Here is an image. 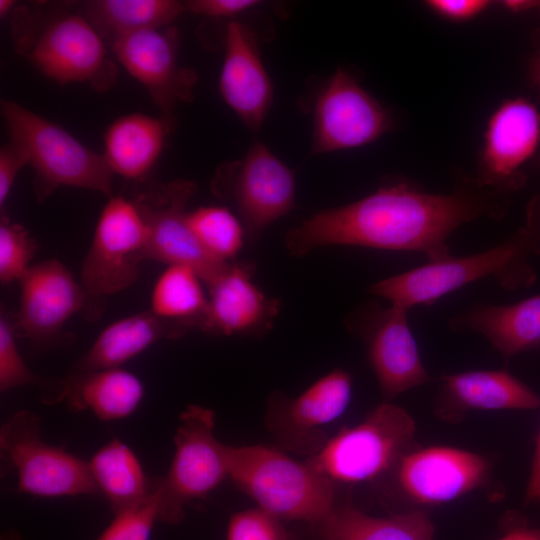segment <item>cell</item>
Here are the masks:
<instances>
[{"instance_id":"cell-1","label":"cell","mask_w":540,"mask_h":540,"mask_svg":"<svg viewBox=\"0 0 540 540\" xmlns=\"http://www.w3.org/2000/svg\"><path fill=\"white\" fill-rule=\"evenodd\" d=\"M508 193L466 176L448 194L400 181L347 205L324 210L291 229L286 248L303 256L327 245L361 246L421 254L429 262L451 257L448 240L463 224L501 219Z\"/></svg>"},{"instance_id":"cell-2","label":"cell","mask_w":540,"mask_h":540,"mask_svg":"<svg viewBox=\"0 0 540 540\" xmlns=\"http://www.w3.org/2000/svg\"><path fill=\"white\" fill-rule=\"evenodd\" d=\"M532 255H535L532 241L522 227L488 250L428 262L382 279L370 285L368 291L408 311L416 305H432L446 294L487 278L513 291L536 280L530 264Z\"/></svg>"},{"instance_id":"cell-3","label":"cell","mask_w":540,"mask_h":540,"mask_svg":"<svg viewBox=\"0 0 540 540\" xmlns=\"http://www.w3.org/2000/svg\"><path fill=\"white\" fill-rule=\"evenodd\" d=\"M228 477L278 518L321 521L335 506L334 483L306 463L262 445L228 446Z\"/></svg>"},{"instance_id":"cell-4","label":"cell","mask_w":540,"mask_h":540,"mask_svg":"<svg viewBox=\"0 0 540 540\" xmlns=\"http://www.w3.org/2000/svg\"><path fill=\"white\" fill-rule=\"evenodd\" d=\"M1 111L10 141L25 152L35 170L39 199L44 200L58 186L89 189L112 197L113 172L103 155L16 102L3 101Z\"/></svg>"},{"instance_id":"cell-5","label":"cell","mask_w":540,"mask_h":540,"mask_svg":"<svg viewBox=\"0 0 540 540\" xmlns=\"http://www.w3.org/2000/svg\"><path fill=\"white\" fill-rule=\"evenodd\" d=\"M412 416L384 401L359 424L341 429L308 462L333 483H363L392 472L411 449Z\"/></svg>"},{"instance_id":"cell-6","label":"cell","mask_w":540,"mask_h":540,"mask_svg":"<svg viewBox=\"0 0 540 540\" xmlns=\"http://www.w3.org/2000/svg\"><path fill=\"white\" fill-rule=\"evenodd\" d=\"M214 426L209 408L189 405L180 414L170 468L153 478L160 521L180 522L189 502L204 498L228 477V445L216 438Z\"/></svg>"},{"instance_id":"cell-7","label":"cell","mask_w":540,"mask_h":540,"mask_svg":"<svg viewBox=\"0 0 540 540\" xmlns=\"http://www.w3.org/2000/svg\"><path fill=\"white\" fill-rule=\"evenodd\" d=\"M0 449L17 473L19 492L38 497L100 494L89 463L43 441L40 418L30 410H20L2 424Z\"/></svg>"},{"instance_id":"cell-8","label":"cell","mask_w":540,"mask_h":540,"mask_svg":"<svg viewBox=\"0 0 540 540\" xmlns=\"http://www.w3.org/2000/svg\"><path fill=\"white\" fill-rule=\"evenodd\" d=\"M213 190L230 200L253 241L271 223L289 213L295 203L292 170L264 144L254 142L241 161L220 167Z\"/></svg>"},{"instance_id":"cell-9","label":"cell","mask_w":540,"mask_h":540,"mask_svg":"<svg viewBox=\"0 0 540 540\" xmlns=\"http://www.w3.org/2000/svg\"><path fill=\"white\" fill-rule=\"evenodd\" d=\"M147 227L134 200L110 197L83 260L82 286L95 300L132 286L146 259Z\"/></svg>"},{"instance_id":"cell-10","label":"cell","mask_w":540,"mask_h":540,"mask_svg":"<svg viewBox=\"0 0 540 540\" xmlns=\"http://www.w3.org/2000/svg\"><path fill=\"white\" fill-rule=\"evenodd\" d=\"M195 191L194 182L175 180L134 201L147 227L146 259L191 267L207 286L230 262L212 258L189 226L186 205Z\"/></svg>"},{"instance_id":"cell-11","label":"cell","mask_w":540,"mask_h":540,"mask_svg":"<svg viewBox=\"0 0 540 540\" xmlns=\"http://www.w3.org/2000/svg\"><path fill=\"white\" fill-rule=\"evenodd\" d=\"M392 126L389 110L350 73L338 69L315 103L311 154L367 145L390 131Z\"/></svg>"},{"instance_id":"cell-12","label":"cell","mask_w":540,"mask_h":540,"mask_svg":"<svg viewBox=\"0 0 540 540\" xmlns=\"http://www.w3.org/2000/svg\"><path fill=\"white\" fill-rule=\"evenodd\" d=\"M27 56L43 74L62 84L87 81L107 89L116 76L102 36L84 14L48 22L28 45Z\"/></svg>"},{"instance_id":"cell-13","label":"cell","mask_w":540,"mask_h":540,"mask_svg":"<svg viewBox=\"0 0 540 540\" xmlns=\"http://www.w3.org/2000/svg\"><path fill=\"white\" fill-rule=\"evenodd\" d=\"M396 485L413 504L441 505L486 484L489 461L482 455L450 446L410 449L394 470Z\"/></svg>"},{"instance_id":"cell-14","label":"cell","mask_w":540,"mask_h":540,"mask_svg":"<svg viewBox=\"0 0 540 540\" xmlns=\"http://www.w3.org/2000/svg\"><path fill=\"white\" fill-rule=\"evenodd\" d=\"M356 317L369 364L384 401L432 380L424 367L408 322V310L391 305H372Z\"/></svg>"},{"instance_id":"cell-15","label":"cell","mask_w":540,"mask_h":540,"mask_svg":"<svg viewBox=\"0 0 540 540\" xmlns=\"http://www.w3.org/2000/svg\"><path fill=\"white\" fill-rule=\"evenodd\" d=\"M351 394L350 375L333 370L293 399H272L267 414L269 430L286 449L311 457L328 440L325 427L343 414Z\"/></svg>"},{"instance_id":"cell-16","label":"cell","mask_w":540,"mask_h":540,"mask_svg":"<svg viewBox=\"0 0 540 540\" xmlns=\"http://www.w3.org/2000/svg\"><path fill=\"white\" fill-rule=\"evenodd\" d=\"M540 144V112L527 98L504 100L490 115L483 136L478 180L505 193L524 182L520 168Z\"/></svg>"},{"instance_id":"cell-17","label":"cell","mask_w":540,"mask_h":540,"mask_svg":"<svg viewBox=\"0 0 540 540\" xmlns=\"http://www.w3.org/2000/svg\"><path fill=\"white\" fill-rule=\"evenodd\" d=\"M20 282V303L13 318L17 337L42 341L53 338L65 322L85 308L93 309V299L62 262L49 259L28 268Z\"/></svg>"},{"instance_id":"cell-18","label":"cell","mask_w":540,"mask_h":540,"mask_svg":"<svg viewBox=\"0 0 540 540\" xmlns=\"http://www.w3.org/2000/svg\"><path fill=\"white\" fill-rule=\"evenodd\" d=\"M146 29L111 41L118 61L149 92L163 112L189 101L197 83L193 69L177 60L178 32L174 27Z\"/></svg>"},{"instance_id":"cell-19","label":"cell","mask_w":540,"mask_h":540,"mask_svg":"<svg viewBox=\"0 0 540 540\" xmlns=\"http://www.w3.org/2000/svg\"><path fill=\"white\" fill-rule=\"evenodd\" d=\"M250 263H229L207 288L208 311L202 331L218 335H254L269 330L280 302L251 280Z\"/></svg>"},{"instance_id":"cell-20","label":"cell","mask_w":540,"mask_h":540,"mask_svg":"<svg viewBox=\"0 0 540 540\" xmlns=\"http://www.w3.org/2000/svg\"><path fill=\"white\" fill-rule=\"evenodd\" d=\"M219 88L242 122L258 131L271 107L273 88L254 35L239 22H230L226 29Z\"/></svg>"},{"instance_id":"cell-21","label":"cell","mask_w":540,"mask_h":540,"mask_svg":"<svg viewBox=\"0 0 540 540\" xmlns=\"http://www.w3.org/2000/svg\"><path fill=\"white\" fill-rule=\"evenodd\" d=\"M434 399L436 416L458 423L474 410H532L540 397L505 369L443 374Z\"/></svg>"},{"instance_id":"cell-22","label":"cell","mask_w":540,"mask_h":540,"mask_svg":"<svg viewBox=\"0 0 540 540\" xmlns=\"http://www.w3.org/2000/svg\"><path fill=\"white\" fill-rule=\"evenodd\" d=\"M448 328L475 332L505 359L540 348V294L509 305L479 304L450 317Z\"/></svg>"},{"instance_id":"cell-23","label":"cell","mask_w":540,"mask_h":540,"mask_svg":"<svg viewBox=\"0 0 540 540\" xmlns=\"http://www.w3.org/2000/svg\"><path fill=\"white\" fill-rule=\"evenodd\" d=\"M189 330L151 310L119 319L104 328L73 372L118 368L162 339H179Z\"/></svg>"},{"instance_id":"cell-24","label":"cell","mask_w":540,"mask_h":540,"mask_svg":"<svg viewBox=\"0 0 540 540\" xmlns=\"http://www.w3.org/2000/svg\"><path fill=\"white\" fill-rule=\"evenodd\" d=\"M168 132L166 118L142 113L124 115L106 130L103 157L113 174L141 179L158 160Z\"/></svg>"},{"instance_id":"cell-25","label":"cell","mask_w":540,"mask_h":540,"mask_svg":"<svg viewBox=\"0 0 540 540\" xmlns=\"http://www.w3.org/2000/svg\"><path fill=\"white\" fill-rule=\"evenodd\" d=\"M65 380L68 409L73 413L89 409L103 421L129 416L144 395L141 380L120 367L73 372Z\"/></svg>"},{"instance_id":"cell-26","label":"cell","mask_w":540,"mask_h":540,"mask_svg":"<svg viewBox=\"0 0 540 540\" xmlns=\"http://www.w3.org/2000/svg\"><path fill=\"white\" fill-rule=\"evenodd\" d=\"M321 540H433L435 527L421 510L375 517L351 502L335 505L318 523Z\"/></svg>"},{"instance_id":"cell-27","label":"cell","mask_w":540,"mask_h":540,"mask_svg":"<svg viewBox=\"0 0 540 540\" xmlns=\"http://www.w3.org/2000/svg\"><path fill=\"white\" fill-rule=\"evenodd\" d=\"M93 479L116 513L146 500L153 490L135 453L119 439L101 447L88 462Z\"/></svg>"},{"instance_id":"cell-28","label":"cell","mask_w":540,"mask_h":540,"mask_svg":"<svg viewBox=\"0 0 540 540\" xmlns=\"http://www.w3.org/2000/svg\"><path fill=\"white\" fill-rule=\"evenodd\" d=\"M186 10L175 0H94L85 4L84 16L110 41L132 32L165 28Z\"/></svg>"},{"instance_id":"cell-29","label":"cell","mask_w":540,"mask_h":540,"mask_svg":"<svg viewBox=\"0 0 540 540\" xmlns=\"http://www.w3.org/2000/svg\"><path fill=\"white\" fill-rule=\"evenodd\" d=\"M201 278L191 267L169 265L155 283L151 311L188 330H203L208 311V297Z\"/></svg>"},{"instance_id":"cell-30","label":"cell","mask_w":540,"mask_h":540,"mask_svg":"<svg viewBox=\"0 0 540 540\" xmlns=\"http://www.w3.org/2000/svg\"><path fill=\"white\" fill-rule=\"evenodd\" d=\"M13 319L1 311L0 317V390L31 385L40 390V398L47 405L64 401L67 393L65 379L41 377L32 372L21 357L15 338Z\"/></svg>"},{"instance_id":"cell-31","label":"cell","mask_w":540,"mask_h":540,"mask_svg":"<svg viewBox=\"0 0 540 540\" xmlns=\"http://www.w3.org/2000/svg\"><path fill=\"white\" fill-rule=\"evenodd\" d=\"M188 223L201 247L217 261L228 262L242 247L243 226L225 207H200L188 213Z\"/></svg>"},{"instance_id":"cell-32","label":"cell","mask_w":540,"mask_h":540,"mask_svg":"<svg viewBox=\"0 0 540 540\" xmlns=\"http://www.w3.org/2000/svg\"><path fill=\"white\" fill-rule=\"evenodd\" d=\"M39 249L28 230L3 213L0 221V280L2 284L20 280Z\"/></svg>"},{"instance_id":"cell-33","label":"cell","mask_w":540,"mask_h":540,"mask_svg":"<svg viewBox=\"0 0 540 540\" xmlns=\"http://www.w3.org/2000/svg\"><path fill=\"white\" fill-rule=\"evenodd\" d=\"M159 520L158 501L154 491L143 502L116 513L110 525L97 540H149Z\"/></svg>"},{"instance_id":"cell-34","label":"cell","mask_w":540,"mask_h":540,"mask_svg":"<svg viewBox=\"0 0 540 540\" xmlns=\"http://www.w3.org/2000/svg\"><path fill=\"white\" fill-rule=\"evenodd\" d=\"M226 540H291V536L280 518L257 507L231 517Z\"/></svg>"},{"instance_id":"cell-35","label":"cell","mask_w":540,"mask_h":540,"mask_svg":"<svg viewBox=\"0 0 540 540\" xmlns=\"http://www.w3.org/2000/svg\"><path fill=\"white\" fill-rule=\"evenodd\" d=\"M424 5L437 16L451 22L470 21L484 13L491 5L487 0H427Z\"/></svg>"},{"instance_id":"cell-36","label":"cell","mask_w":540,"mask_h":540,"mask_svg":"<svg viewBox=\"0 0 540 540\" xmlns=\"http://www.w3.org/2000/svg\"><path fill=\"white\" fill-rule=\"evenodd\" d=\"M28 163L25 152L10 141L0 150V207L5 205L15 178L20 169Z\"/></svg>"},{"instance_id":"cell-37","label":"cell","mask_w":540,"mask_h":540,"mask_svg":"<svg viewBox=\"0 0 540 540\" xmlns=\"http://www.w3.org/2000/svg\"><path fill=\"white\" fill-rule=\"evenodd\" d=\"M256 0H191L185 2L186 10L208 17H232L258 6Z\"/></svg>"},{"instance_id":"cell-38","label":"cell","mask_w":540,"mask_h":540,"mask_svg":"<svg viewBox=\"0 0 540 540\" xmlns=\"http://www.w3.org/2000/svg\"><path fill=\"white\" fill-rule=\"evenodd\" d=\"M526 229L534 247L535 255H540V195L535 196L527 209Z\"/></svg>"},{"instance_id":"cell-39","label":"cell","mask_w":540,"mask_h":540,"mask_svg":"<svg viewBox=\"0 0 540 540\" xmlns=\"http://www.w3.org/2000/svg\"><path fill=\"white\" fill-rule=\"evenodd\" d=\"M540 501V430L536 439L531 472L525 493V503Z\"/></svg>"},{"instance_id":"cell-40","label":"cell","mask_w":540,"mask_h":540,"mask_svg":"<svg viewBox=\"0 0 540 540\" xmlns=\"http://www.w3.org/2000/svg\"><path fill=\"white\" fill-rule=\"evenodd\" d=\"M499 540H540V528L518 527L509 531Z\"/></svg>"},{"instance_id":"cell-41","label":"cell","mask_w":540,"mask_h":540,"mask_svg":"<svg viewBox=\"0 0 540 540\" xmlns=\"http://www.w3.org/2000/svg\"><path fill=\"white\" fill-rule=\"evenodd\" d=\"M500 5L511 13H521L534 10L536 1L534 0H504Z\"/></svg>"},{"instance_id":"cell-42","label":"cell","mask_w":540,"mask_h":540,"mask_svg":"<svg viewBox=\"0 0 540 540\" xmlns=\"http://www.w3.org/2000/svg\"><path fill=\"white\" fill-rule=\"evenodd\" d=\"M529 76L531 82L540 92V53H538L530 63Z\"/></svg>"},{"instance_id":"cell-43","label":"cell","mask_w":540,"mask_h":540,"mask_svg":"<svg viewBox=\"0 0 540 540\" xmlns=\"http://www.w3.org/2000/svg\"><path fill=\"white\" fill-rule=\"evenodd\" d=\"M15 2L12 0H1L0 1V15L5 17L12 10Z\"/></svg>"},{"instance_id":"cell-44","label":"cell","mask_w":540,"mask_h":540,"mask_svg":"<svg viewBox=\"0 0 540 540\" xmlns=\"http://www.w3.org/2000/svg\"><path fill=\"white\" fill-rule=\"evenodd\" d=\"M3 540H20L18 536L14 535V534H9V535H6Z\"/></svg>"},{"instance_id":"cell-45","label":"cell","mask_w":540,"mask_h":540,"mask_svg":"<svg viewBox=\"0 0 540 540\" xmlns=\"http://www.w3.org/2000/svg\"><path fill=\"white\" fill-rule=\"evenodd\" d=\"M535 9H537L540 13V1H536Z\"/></svg>"},{"instance_id":"cell-46","label":"cell","mask_w":540,"mask_h":540,"mask_svg":"<svg viewBox=\"0 0 540 540\" xmlns=\"http://www.w3.org/2000/svg\"><path fill=\"white\" fill-rule=\"evenodd\" d=\"M539 166H540V161H539Z\"/></svg>"}]
</instances>
